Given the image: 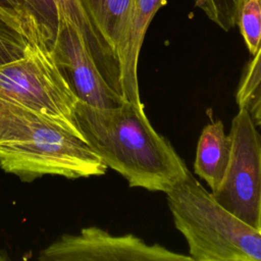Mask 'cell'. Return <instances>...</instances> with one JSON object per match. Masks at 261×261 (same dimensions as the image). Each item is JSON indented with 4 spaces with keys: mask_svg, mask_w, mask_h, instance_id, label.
<instances>
[{
    "mask_svg": "<svg viewBox=\"0 0 261 261\" xmlns=\"http://www.w3.org/2000/svg\"><path fill=\"white\" fill-rule=\"evenodd\" d=\"M74 118L92 150L130 188L165 194L190 171L170 142L153 127L144 104L125 100L114 107H95L79 100Z\"/></svg>",
    "mask_w": 261,
    "mask_h": 261,
    "instance_id": "cell-1",
    "label": "cell"
},
{
    "mask_svg": "<svg viewBox=\"0 0 261 261\" xmlns=\"http://www.w3.org/2000/svg\"><path fill=\"white\" fill-rule=\"evenodd\" d=\"M165 195L193 261H261V231L222 207L191 171Z\"/></svg>",
    "mask_w": 261,
    "mask_h": 261,
    "instance_id": "cell-2",
    "label": "cell"
},
{
    "mask_svg": "<svg viewBox=\"0 0 261 261\" xmlns=\"http://www.w3.org/2000/svg\"><path fill=\"white\" fill-rule=\"evenodd\" d=\"M0 167L22 181L44 175L99 176L107 170L85 139L43 116L0 143Z\"/></svg>",
    "mask_w": 261,
    "mask_h": 261,
    "instance_id": "cell-3",
    "label": "cell"
},
{
    "mask_svg": "<svg viewBox=\"0 0 261 261\" xmlns=\"http://www.w3.org/2000/svg\"><path fill=\"white\" fill-rule=\"evenodd\" d=\"M0 99L27 105L84 139L74 118L79 99L43 45H33L22 57L0 65Z\"/></svg>",
    "mask_w": 261,
    "mask_h": 261,
    "instance_id": "cell-4",
    "label": "cell"
},
{
    "mask_svg": "<svg viewBox=\"0 0 261 261\" xmlns=\"http://www.w3.org/2000/svg\"><path fill=\"white\" fill-rule=\"evenodd\" d=\"M230 159L213 198L261 231V134L247 106L239 107L229 129Z\"/></svg>",
    "mask_w": 261,
    "mask_h": 261,
    "instance_id": "cell-5",
    "label": "cell"
},
{
    "mask_svg": "<svg viewBox=\"0 0 261 261\" xmlns=\"http://www.w3.org/2000/svg\"><path fill=\"white\" fill-rule=\"evenodd\" d=\"M41 261H193L189 255L158 244H148L132 233L114 236L90 226L63 234L42 250Z\"/></svg>",
    "mask_w": 261,
    "mask_h": 261,
    "instance_id": "cell-6",
    "label": "cell"
},
{
    "mask_svg": "<svg viewBox=\"0 0 261 261\" xmlns=\"http://www.w3.org/2000/svg\"><path fill=\"white\" fill-rule=\"evenodd\" d=\"M19 1L37 23L50 50L61 25L67 23L76 29L105 81L122 96L120 66L117 55L94 24L83 0Z\"/></svg>",
    "mask_w": 261,
    "mask_h": 261,
    "instance_id": "cell-7",
    "label": "cell"
},
{
    "mask_svg": "<svg viewBox=\"0 0 261 261\" xmlns=\"http://www.w3.org/2000/svg\"><path fill=\"white\" fill-rule=\"evenodd\" d=\"M51 51L80 101L95 107H114L125 101L105 81L83 37L72 25L60 27Z\"/></svg>",
    "mask_w": 261,
    "mask_h": 261,
    "instance_id": "cell-8",
    "label": "cell"
},
{
    "mask_svg": "<svg viewBox=\"0 0 261 261\" xmlns=\"http://www.w3.org/2000/svg\"><path fill=\"white\" fill-rule=\"evenodd\" d=\"M166 0H133L122 38L116 48L120 66L122 96L125 100L143 104L138 81V62L148 27Z\"/></svg>",
    "mask_w": 261,
    "mask_h": 261,
    "instance_id": "cell-9",
    "label": "cell"
},
{
    "mask_svg": "<svg viewBox=\"0 0 261 261\" xmlns=\"http://www.w3.org/2000/svg\"><path fill=\"white\" fill-rule=\"evenodd\" d=\"M231 144L221 120L207 123L198 139L194 172L206 181L210 192L221 185L230 159Z\"/></svg>",
    "mask_w": 261,
    "mask_h": 261,
    "instance_id": "cell-10",
    "label": "cell"
},
{
    "mask_svg": "<svg viewBox=\"0 0 261 261\" xmlns=\"http://www.w3.org/2000/svg\"><path fill=\"white\" fill-rule=\"evenodd\" d=\"M33 45L47 47L33 17L23 8L0 3V65L22 57Z\"/></svg>",
    "mask_w": 261,
    "mask_h": 261,
    "instance_id": "cell-11",
    "label": "cell"
},
{
    "mask_svg": "<svg viewBox=\"0 0 261 261\" xmlns=\"http://www.w3.org/2000/svg\"><path fill=\"white\" fill-rule=\"evenodd\" d=\"M83 2L94 24L116 53L133 0H83Z\"/></svg>",
    "mask_w": 261,
    "mask_h": 261,
    "instance_id": "cell-12",
    "label": "cell"
},
{
    "mask_svg": "<svg viewBox=\"0 0 261 261\" xmlns=\"http://www.w3.org/2000/svg\"><path fill=\"white\" fill-rule=\"evenodd\" d=\"M245 44L255 55L261 46V0H243L237 16V24Z\"/></svg>",
    "mask_w": 261,
    "mask_h": 261,
    "instance_id": "cell-13",
    "label": "cell"
},
{
    "mask_svg": "<svg viewBox=\"0 0 261 261\" xmlns=\"http://www.w3.org/2000/svg\"><path fill=\"white\" fill-rule=\"evenodd\" d=\"M242 1L243 0H195V5L220 29L228 32L237 24L238 11Z\"/></svg>",
    "mask_w": 261,
    "mask_h": 261,
    "instance_id": "cell-14",
    "label": "cell"
},
{
    "mask_svg": "<svg viewBox=\"0 0 261 261\" xmlns=\"http://www.w3.org/2000/svg\"><path fill=\"white\" fill-rule=\"evenodd\" d=\"M261 83V46L253 58L245 65L236 90V103L239 107L247 106L256 88Z\"/></svg>",
    "mask_w": 261,
    "mask_h": 261,
    "instance_id": "cell-15",
    "label": "cell"
},
{
    "mask_svg": "<svg viewBox=\"0 0 261 261\" xmlns=\"http://www.w3.org/2000/svg\"><path fill=\"white\" fill-rule=\"evenodd\" d=\"M247 108L251 113L256 125L261 127V83L256 88L252 98L247 104Z\"/></svg>",
    "mask_w": 261,
    "mask_h": 261,
    "instance_id": "cell-16",
    "label": "cell"
},
{
    "mask_svg": "<svg viewBox=\"0 0 261 261\" xmlns=\"http://www.w3.org/2000/svg\"><path fill=\"white\" fill-rule=\"evenodd\" d=\"M0 3L12 6V7H17V8H23L19 0H0ZM24 9V8H23Z\"/></svg>",
    "mask_w": 261,
    "mask_h": 261,
    "instance_id": "cell-17",
    "label": "cell"
}]
</instances>
